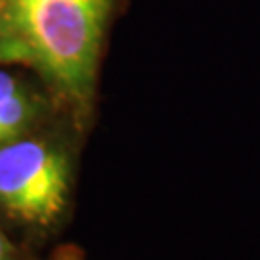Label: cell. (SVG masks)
<instances>
[{"instance_id":"obj_4","label":"cell","mask_w":260,"mask_h":260,"mask_svg":"<svg viewBox=\"0 0 260 260\" xmlns=\"http://www.w3.org/2000/svg\"><path fill=\"white\" fill-rule=\"evenodd\" d=\"M39 251L16 239L0 223V260H39Z\"/></svg>"},{"instance_id":"obj_6","label":"cell","mask_w":260,"mask_h":260,"mask_svg":"<svg viewBox=\"0 0 260 260\" xmlns=\"http://www.w3.org/2000/svg\"><path fill=\"white\" fill-rule=\"evenodd\" d=\"M0 4H2V0H0Z\"/></svg>"},{"instance_id":"obj_2","label":"cell","mask_w":260,"mask_h":260,"mask_svg":"<svg viewBox=\"0 0 260 260\" xmlns=\"http://www.w3.org/2000/svg\"><path fill=\"white\" fill-rule=\"evenodd\" d=\"M68 123L74 121L60 116L0 145V223L35 251L72 218L75 147Z\"/></svg>"},{"instance_id":"obj_5","label":"cell","mask_w":260,"mask_h":260,"mask_svg":"<svg viewBox=\"0 0 260 260\" xmlns=\"http://www.w3.org/2000/svg\"><path fill=\"white\" fill-rule=\"evenodd\" d=\"M48 260H89L81 247L72 243H60L48 254Z\"/></svg>"},{"instance_id":"obj_1","label":"cell","mask_w":260,"mask_h":260,"mask_svg":"<svg viewBox=\"0 0 260 260\" xmlns=\"http://www.w3.org/2000/svg\"><path fill=\"white\" fill-rule=\"evenodd\" d=\"M114 0H2L0 64L35 74L64 114L85 129Z\"/></svg>"},{"instance_id":"obj_3","label":"cell","mask_w":260,"mask_h":260,"mask_svg":"<svg viewBox=\"0 0 260 260\" xmlns=\"http://www.w3.org/2000/svg\"><path fill=\"white\" fill-rule=\"evenodd\" d=\"M66 116L41 81L0 68V145Z\"/></svg>"}]
</instances>
